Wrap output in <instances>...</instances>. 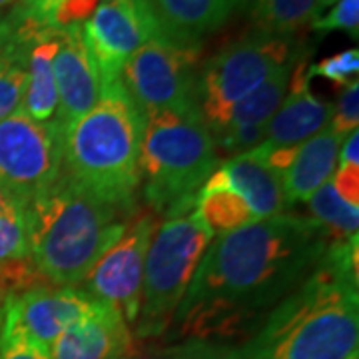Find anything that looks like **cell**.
Returning a JSON list of instances; mask_svg holds the SVG:
<instances>
[{"instance_id": "obj_18", "label": "cell", "mask_w": 359, "mask_h": 359, "mask_svg": "<svg viewBox=\"0 0 359 359\" xmlns=\"http://www.w3.org/2000/svg\"><path fill=\"white\" fill-rule=\"evenodd\" d=\"M248 2L252 0H152L164 34L184 42H200Z\"/></svg>"}, {"instance_id": "obj_38", "label": "cell", "mask_w": 359, "mask_h": 359, "mask_svg": "<svg viewBox=\"0 0 359 359\" xmlns=\"http://www.w3.org/2000/svg\"><path fill=\"white\" fill-rule=\"evenodd\" d=\"M351 359H359V358H358V355H355V358H351Z\"/></svg>"}, {"instance_id": "obj_36", "label": "cell", "mask_w": 359, "mask_h": 359, "mask_svg": "<svg viewBox=\"0 0 359 359\" xmlns=\"http://www.w3.org/2000/svg\"><path fill=\"white\" fill-rule=\"evenodd\" d=\"M14 2H16V0H0V11H2V8H8V6H13Z\"/></svg>"}, {"instance_id": "obj_22", "label": "cell", "mask_w": 359, "mask_h": 359, "mask_svg": "<svg viewBox=\"0 0 359 359\" xmlns=\"http://www.w3.org/2000/svg\"><path fill=\"white\" fill-rule=\"evenodd\" d=\"M252 25L257 32L295 39L320 16L318 0H252Z\"/></svg>"}, {"instance_id": "obj_14", "label": "cell", "mask_w": 359, "mask_h": 359, "mask_svg": "<svg viewBox=\"0 0 359 359\" xmlns=\"http://www.w3.org/2000/svg\"><path fill=\"white\" fill-rule=\"evenodd\" d=\"M308 54L294 65L290 88L278 112L268 122L264 148H295L330 126L334 104L321 100L309 86Z\"/></svg>"}, {"instance_id": "obj_37", "label": "cell", "mask_w": 359, "mask_h": 359, "mask_svg": "<svg viewBox=\"0 0 359 359\" xmlns=\"http://www.w3.org/2000/svg\"><path fill=\"white\" fill-rule=\"evenodd\" d=\"M2 302H4V295L0 294V309H2Z\"/></svg>"}, {"instance_id": "obj_20", "label": "cell", "mask_w": 359, "mask_h": 359, "mask_svg": "<svg viewBox=\"0 0 359 359\" xmlns=\"http://www.w3.org/2000/svg\"><path fill=\"white\" fill-rule=\"evenodd\" d=\"M194 212L214 238L257 222L248 202L228 182L219 168H216V172L200 188L194 202Z\"/></svg>"}, {"instance_id": "obj_5", "label": "cell", "mask_w": 359, "mask_h": 359, "mask_svg": "<svg viewBox=\"0 0 359 359\" xmlns=\"http://www.w3.org/2000/svg\"><path fill=\"white\" fill-rule=\"evenodd\" d=\"M218 166L216 144L198 108L144 118L140 186L156 216L172 218L192 210L200 188Z\"/></svg>"}, {"instance_id": "obj_9", "label": "cell", "mask_w": 359, "mask_h": 359, "mask_svg": "<svg viewBox=\"0 0 359 359\" xmlns=\"http://www.w3.org/2000/svg\"><path fill=\"white\" fill-rule=\"evenodd\" d=\"M65 130L20 112L0 122V194L20 212L62 174Z\"/></svg>"}, {"instance_id": "obj_13", "label": "cell", "mask_w": 359, "mask_h": 359, "mask_svg": "<svg viewBox=\"0 0 359 359\" xmlns=\"http://www.w3.org/2000/svg\"><path fill=\"white\" fill-rule=\"evenodd\" d=\"M54 80L58 90V124L62 130L98 102L102 82L90 56L80 25L60 28L54 56Z\"/></svg>"}, {"instance_id": "obj_15", "label": "cell", "mask_w": 359, "mask_h": 359, "mask_svg": "<svg viewBox=\"0 0 359 359\" xmlns=\"http://www.w3.org/2000/svg\"><path fill=\"white\" fill-rule=\"evenodd\" d=\"M132 330L122 313L102 302L58 335L50 347V358L122 359L132 346Z\"/></svg>"}, {"instance_id": "obj_35", "label": "cell", "mask_w": 359, "mask_h": 359, "mask_svg": "<svg viewBox=\"0 0 359 359\" xmlns=\"http://www.w3.org/2000/svg\"><path fill=\"white\" fill-rule=\"evenodd\" d=\"M335 2H339V0H318V11L320 14L325 11V8H330V6H334Z\"/></svg>"}, {"instance_id": "obj_4", "label": "cell", "mask_w": 359, "mask_h": 359, "mask_svg": "<svg viewBox=\"0 0 359 359\" xmlns=\"http://www.w3.org/2000/svg\"><path fill=\"white\" fill-rule=\"evenodd\" d=\"M144 116L122 82L102 86L98 102L65 128L62 172L86 192L118 205H134L140 188Z\"/></svg>"}, {"instance_id": "obj_7", "label": "cell", "mask_w": 359, "mask_h": 359, "mask_svg": "<svg viewBox=\"0 0 359 359\" xmlns=\"http://www.w3.org/2000/svg\"><path fill=\"white\" fill-rule=\"evenodd\" d=\"M306 54L295 39L250 32L226 44L200 66L196 82V108L210 132L224 126L236 104L248 98L282 66L294 65Z\"/></svg>"}, {"instance_id": "obj_26", "label": "cell", "mask_w": 359, "mask_h": 359, "mask_svg": "<svg viewBox=\"0 0 359 359\" xmlns=\"http://www.w3.org/2000/svg\"><path fill=\"white\" fill-rule=\"evenodd\" d=\"M30 257L25 212L0 216V266Z\"/></svg>"}, {"instance_id": "obj_12", "label": "cell", "mask_w": 359, "mask_h": 359, "mask_svg": "<svg viewBox=\"0 0 359 359\" xmlns=\"http://www.w3.org/2000/svg\"><path fill=\"white\" fill-rule=\"evenodd\" d=\"M102 302L76 287L39 285L6 295L0 309V341H28L50 349L58 335Z\"/></svg>"}, {"instance_id": "obj_33", "label": "cell", "mask_w": 359, "mask_h": 359, "mask_svg": "<svg viewBox=\"0 0 359 359\" xmlns=\"http://www.w3.org/2000/svg\"><path fill=\"white\" fill-rule=\"evenodd\" d=\"M339 166L347 164H359V130H353L351 134H347L341 148H339V158H337Z\"/></svg>"}, {"instance_id": "obj_27", "label": "cell", "mask_w": 359, "mask_h": 359, "mask_svg": "<svg viewBox=\"0 0 359 359\" xmlns=\"http://www.w3.org/2000/svg\"><path fill=\"white\" fill-rule=\"evenodd\" d=\"M359 72V52L355 48H347L344 52H337L334 56H327L316 65L308 66L309 78L320 76L334 82L335 86L346 88L347 84L358 80Z\"/></svg>"}, {"instance_id": "obj_29", "label": "cell", "mask_w": 359, "mask_h": 359, "mask_svg": "<svg viewBox=\"0 0 359 359\" xmlns=\"http://www.w3.org/2000/svg\"><path fill=\"white\" fill-rule=\"evenodd\" d=\"M359 124V82H351L341 90L337 102L334 104V112L330 120V128L346 138Z\"/></svg>"}, {"instance_id": "obj_23", "label": "cell", "mask_w": 359, "mask_h": 359, "mask_svg": "<svg viewBox=\"0 0 359 359\" xmlns=\"http://www.w3.org/2000/svg\"><path fill=\"white\" fill-rule=\"evenodd\" d=\"M309 218L330 231L332 238H355L359 231V208L347 204L335 192L332 180L308 200Z\"/></svg>"}, {"instance_id": "obj_3", "label": "cell", "mask_w": 359, "mask_h": 359, "mask_svg": "<svg viewBox=\"0 0 359 359\" xmlns=\"http://www.w3.org/2000/svg\"><path fill=\"white\" fill-rule=\"evenodd\" d=\"M130 210L86 192L62 172L25 210L34 266L52 285L78 287L124 231Z\"/></svg>"}, {"instance_id": "obj_6", "label": "cell", "mask_w": 359, "mask_h": 359, "mask_svg": "<svg viewBox=\"0 0 359 359\" xmlns=\"http://www.w3.org/2000/svg\"><path fill=\"white\" fill-rule=\"evenodd\" d=\"M214 236L192 210L158 226L146 254L136 339H154L172 327L194 273Z\"/></svg>"}, {"instance_id": "obj_8", "label": "cell", "mask_w": 359, "mask_h": 359, "mask_svg": "<svg viewBox=\"0 0 359 359\" xmlns=\"http://www.w3.org/2000/svg\"><path fill=\"white\" fill-rule=\"evenodd\" d=\"M202 42L156 36L120 72V82L144 118L162 110L196 108Z\"/></svg>"}, {"instance_id": "obj_21", "label": "cell", "mask_w": 359, "mask_h": 359, "mask_svg": "<svg viewBox=\"0 0 359 359\" xmlns=\"http://www.w3.org/2000/svg\"><path fill=\"white\" fill-rule=\"evenodd\" d=\"M304 56V54H302ZM299 56V58H302ZM297 58V60H299ZM295 60V62H297ZM294 62V65H295ZM294 65L282 66L278 72H273L271 76L256 88L248 98H244L240 104H236L231 108V112L226 118L224 128H245V126H268L271 116L278 112V108L282 106L283 98L290 88V76ZM218 132V130H216ZM214 134V132H212Z\"/></svg>"}, {"instance_id": "obj_2", "label": "cell", "mask_w": 359, "mask_h": 359, "mask_svg": "<svg viewBox=\"0 0 359 359\" xmlns=\"http://www.w3.org/2000/svg\"><path fill=\"white\" fill-rule=\"evenodd\" d=\"M358 236L335 238L245 344L256 359H351L359 346Z\"/></svg>"}, {"instance_id": "obj_1", "label": "cell", "mask_w": 359, "mask_h": 359, "mask_svg": "<svg viewBox=\"0 0 359 359\" xmlns=\"http://www.w3.org/2000/svg\"><path fill=\"white\" fill-rule=\"evenodd\" d=\"M332 240L321 224L297 214L259 219L214 238L172 320L174 334L219 341L257 330L306 282Z\"/></svg>"}, {"instance_id": "obj_30", "label": "cell", "mask_w": 359, "mask_h": 359, "mask_svg": "<svg viewBox=\"0 0 359 359\" xmlns=\"http://www.w3.org/2000/svg\"><path fill=\"white\" fill-rule=\"evenodd\" d=\"M332 186L347 204L359 208V164L337 166L332 176Z\"/></svg>"}, {"instance_id": "obj_19", "label": "cell", "mask_w": 359, "mask_h": 359, "mask_svg": "<svg viewBox=\"0 0 359 359\" xmlns=\"http://www.w3.org/2000/svg\"><path fill=\"white\" fill-rule=\"evenodd\" d=\"M231 186L240 192L256 219L285 214V198L280 174L252 152L231 156L218 166Z\"/></svg>"}, {"instance_id": "obj_16", "label": "cell", "mask_w": 359, "mask_h": 359, "mask_svg": "<svg viewBox=\"0 0 359 359\" xmlns=\"http://www.w3.org/2000/svg\"><path fill=\"white\" fill-rule=\"evenodd\" d=\"M344 136L330 128L297 146L292 164L280 174L285 204L308 202L313 194L327 184L337 170V158Z\"/></svg>"}, {"instance_id": "obj_24", "label": "cell", "mask_w": 359, "mask_h": 359, "mask_svg": "<svg viewBox=\"0 0 359 359\" xmlns=\"http://www.w3.org/2000/svg\"><path fill=\"white\" fill-rule=\"evenodd\" d=\"M25 86V54L0 52V122L18 110Z\"/></svg>"}, {"instance_id": "obj_28", "label": "cell", "mask_w": 359, "mask_h": 359, "mask_svg": "<svg viewBox=\"0 0 359 359\" xmlns=\"http://www.w3.org/2000/svg\"><path fill=\"white\" fill-rule=\"evenodd\" d=\"M311 28L320 34L344 30L349 36H359V0H339L327 14H320Z\"/></svg>"}, {"instance_id": "obj_11", "label": "cell", "mask_w": 359, "mask_h": 359, "mask_svg": "<svg viewBox=\"0 0 359 359\" xmlns=\"http://www.w3.org/2000/svg\"><path fill=\"white\" fill-rule=\"evenodd\" d=\"M80 28L102 86L118 82L130 58L164 34L152 0H100Z\"/></svg>"}, {"instance_id": "obj_31", "label": "cell", "mask_w": 359, "mask_h": 359, "mask_svg": "<svg viewBox=\"0 0 359 359\" xmlns=\"http://www.w3.org/2000/svg\"><path fill=\"white\" fill-rule=\"evenodd\" d=\"M0 359H52L50 349L28 341H0Z\"/></svg>"}, {"instance_id": "obj_10", "label": "cell", "mask_w": 359, "mask_h": 359, "mask_svg": "<svg viewBox=\"0 0 359 359\" xmlns=\"http://www.w3.org/2000/svg\"><path fill=\"white\" fill-rule=\"evenodd\" d=\"M156 228L158 216L152 210L132 214L124 231L104 250L80 283L82 292L118 309L128 325L138 320L144 264Z\"/></svg>"}, {"instance_id": "obj_17", "label": "cell", "mask_w": 359, "mask_h": 359, "mask_svg": "<svg viewBox=\"0 0 359 359\" xmlns=\"http://www.w3.org/2000/svg\"><path fill=\"white\" fill-rule=\"evenodd\" d=\"M60 30H40L25 44L26 86L16 112L36 122H58V90L54 80V56Z\"/></svg>"}, {"instance_id": "obj_34", "label": "cell", "mask_w": 359, "mask_h": 359, "mask_svg": "<svg viewBox=\"0 0 359 359\" xmlns=\"http://www.w3.org/2000/svg\"><path fill=\"white\" fill-rule=\"evenodd\" d=\"M16 212H20V210L4 194H0V216H8V214H16Z\"/></svg>"}, {"instance_id": "obj_32", "label": "cell", "mask_w": 359, "mask_h": 359, "mask_svg": "<svg viewBox=\"0 0 359 359\" xmlns=\"http://www.w3.org/2000/svg\"><path fill=\"white\" fill-rule=\"evenodd\" d=\"M122 359H168V347L150 344L148 339H132V346Z\"/></svg>"}, {"instance_id": "obj_25", "label": "cell", "mask_w": 359, "mask_h": 359, "mask_svg": "<svg viewBox=\"0 0 359 359\" xmlns=\"http://www.w3.org/2000/svg\"><path fill=\"white\" fill-rule=\"evenodd\" d=\"M168 359H256L245 346H230L224 341L186 339L180 346L168 347Z\"/></svg>"}]
</instances>
